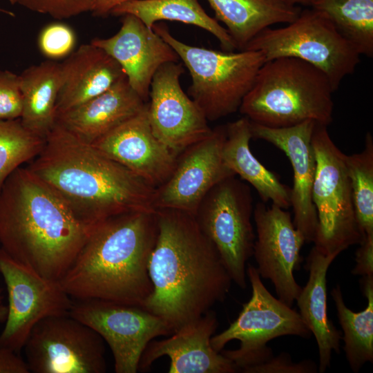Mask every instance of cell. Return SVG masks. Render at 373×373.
I'll list each match as a JSON object with an SVG mask.
<instances>
[{"mask_svg":"<svg viewBox=\"0 0 373 373\" xmlns=\"http://www.w3.org/2000/svg\"><path fill=\"white\" fill-rule=\"evenodd\" d=\"M155 216L157 234L148 267L153 289L142 307L174 332L223 302L233 281L194 216L169 209H157Z\"/></svg>","mask_w":373,"mask_h":373,"instance_id":"6da1fadb","label":"cell"},{"mask_svg":"<svg viewBox=\"0 0 373 373\" xmlns=\"http://www.w3.org/2000/svg\"><path fill=\"white\" fill-rule=\"evenodd\" d=\"M27 167L86 226L126 213L155 211V188L57 123Z\"/></svg>","mask_w":373,"mask_h":373,"instance_id":"7a4b0ae2","label":"cell"},{"mask_svg":"<svg viewBox=\"0 0 373 373\" xmlns=\"http://www.w3.org/2000/svg\"><path fill=\"white\" fill-rule=\"evenodd\" d=\"M93 227L28 167L15 170L2 187L0 247L44 278H63Z\"/></svg>","mask_w":373,"mask_h":373,"instance_id":"3957f363","label":"cell"},{"mask_svg":"<svg viewBox=\"0 0 373 373\" xmlns=\"http://www.w3.org/2000/svg\"><path fill=\"white\" fill-rule=\"evenodd\" d=\"M157 234L155 212L110 218L91 230L59 280L75 299H101L142 307L152 292L149 262Z\"/></svg>","mask_w":373,"mask_h":373,"instance_id":"277c9868","label":"cell"},{"mask_svg":"<svg viewBox=\"0 0 373 373\" xmlns=\"http://www.w3.org/2000/svg\"><path fill=\"white\" fill-rule=\"evenodd\" d=\"M335 92L327 77L294 57L265 61L239 111L251 122L272 128L306 121L327 126L333 120Z\"/></svg>","mask_w":373,"mask_h":373,"instance_id":"5b68a950","label":"cell"},{"mask_svg":"<svg viewBox=\"0 0 373 373\" xmlns=\"http://www.w3.org/2000/svg\"><path fill=\"white\" fill-rule=\"evenodd\" d=\"M153 30L173 48L187 68L191 77L189 96L208 121L239 110L266 61L260 51L211 50L180 41L162 23H155Z\"/></svg>","mask_w":373,"mask_h":373,"instance_id":"8992f818","label":"cell"},{"mask_svg":"<svg viewBox=\"0 0 373 373\" xmlns=\"http://www.w3.org/2000/svg\"><path fill=\"white\" fill-rule=\"evenodd\" d=\"M246 275L251 286V298L228 328L211 338L213 348L242 372L273 356L267 345L269 341L287 335L308 338L312 334L299 313L267 289L256 267L248 264Z\"/></svg>","mask_w":373,"mask_h":373,"instance_id":"52a82bcc","label":"cell"},{"mask_svg":"<svg viewBox=\"0 0 373 373\" xmlns=\"http://www.w3.org/2000/svg\"><path fill=\"white\" fill-rule=\"evenodd\" d=\"M243 50L260 51L266 61L285 57L306 61L327 77L334 91L354 72L361 56L329 18L313 8L301 10L285 26L263 30Z\"/></svg>","mask_w":373,"mask_h":373,"instance_id":"ba28073f","label":"cell"},{"mask_svg":"<svg viewBox=\"0 0 373 373\" xmlns=\"http://www.w3.org/2000/svg\"><path fill=\"white\" fill-rule=\"evenodd\" d=\"M327 127L316 124L312 134L316 162L312 201L318 220L313 242L329 255L358 245L364 236L356 220L345 154L334 143Z\"/></svg>","mask_w":373,"mask_h":373,"instance_id":"9c48e42d","label":"cell"},{"mask_svg":"<svg viewBox=\"0 0 373 373\" xmlns=\"http://www.w3.org/2000/svg\"><path fill=\"white\" fill-rule=\"evenodd\" d=\"M250 188L235 176L216 184L201 202L194 217L203 234L218 251L231 280L247 287L246 263L253 256L256 236L251 223Z\"/></svg>","mask_w":373,"mask_h":373,"instance_id":"30bf717a","label":"cell"},{"mask_svg":"<svg viewBox=\"0 0 373 373\" xmlns=\"http://www.w3.org/2000/svg\"><path fill=\"white\" fill-rule=\"evenodd\" d=\"M69 316L95 330L109 345L115 372L135 373L153 338L173 333L162 318L141 306L101 299H76Z\"/></svg>","mask_w":373,"mask_h":373,"instance_id":"8fae6325","label":"cell"},{"mask_svg":"<svg viewBox=\"0 0 373 373\" xmlns=\"http://www.w3.org/2000/svg\"><path fill=\"white\" fill-rule=\"evenodd\" d=\"M34 373H104L103 338L69 315L45 318L35 325L23 348Z\"/></svg>","mask_w":373,"mask_h":373,"instance_id":"7c38bea8","label":"cell"},{"mask_svg":"<svg viewBox=\"0 0 373 373\" xmlns=\"http://www.w3.org/2000/svg\"><path fill=\"white\" fill-rule=\"evenodd\" d=\"M0 274L8 299L0 347L19 353L37 323L47 317L69 315L73 300L59 281L40 276L14 260L1 247Z\"/></svg>","mask_w":373,"mask_h":373,"instance_id":"4fadbf2b","label":"cell"},{"mask_svg":"<svg viewBox=\"0 0 373 373\" xmlns=\"http://www.w3.org/2000/svg\"><path fill=\"white\" fill-rule=\"evenodd\" d=\"M265 203H257L253 211L257 233L253 256L260 278L271 280L278 299L291 307L302 290L294 271L302 262L305 240L289 211Z\"/></svg>","mask_w":373,"mask_h":373,"instance_id":"5bb4252c","label":"cell"},{"mask_svg":"<svg viewBox=\"0 0 373 373\" xmlns=\"http://www.w3.org/2000/svg\"><path fill=\"white\" fill-rule=\"evenodd\" d=\"M225 137V126H217L207 137L178 155L171 175L155 189V210L169 209L195 216L216 184L236 175L222 158Z\"/></svg>","mask_w":373,"mask_h":373,"instance_id":"9a60e30c","label":"cell"},{"mask_svg":"<svg viewBox=\"0 0 373 373\" xmlns=\"http://www.w3.org/2000/svg\"><path fill=\"white\" fill-rule=\"evenodd\" d=\"M184 72L178 62L160 66L152 79L147 103L153 134L177 155L212 131L201 109L181 86Z\"/></svg>","mask_w":373,"mask_h":373,"instance_id":"2e32d148","label":"cell"},{"mask_svg":"<svg viewBox=\"0 0 373 373\" xmlns=\"http://www.w3.org/2000/svg\"><path fill=\"white\" fill-rule=\"evenodd\" d=\"M147 107L146 104L139 113L91 145L157 188L171 175L178 155L153 134L149 121Z\"/></svg>","mask_w":373,"mask_h":373,"instance_id":"e0dca14e","label":"cell"},{"mask_svg":"<svg viewBox=\"0 0 373 373\" xmlns=\"http://www.w3.org/2000/svg\"><path fill=\"white\" fill-rule=\"evenodd\" d=\"M315 125L313 121H306L289 127L272 128L251 122L252 138L273 144L285 154L291 163L293 222L307 243L314 242L318 227L312 201L316 162L312 138Z\"/></svg>","mask_w":373,"mask_h":373,"instance_id":"ac0fdd59","label":"cell"},{"mask_svg":"<svg viewBox=\"0 0 373 373\" xmlns=\"http://www.w3.org/2000/svg\"><path fill=\"white\" fill-rule=\"evenodd\" d=\"M218 326L215 312L209 310L175 331L171 336L152 340L145 348L138 370L150 368L163 356L170 358L169 373H234L237 366L221 352L216 351L211 338Z\"/></svg>","mask_w":373,"mask_h":373,"instance_id":"d6986e66","label":"cell"},{"mask_svg":"<svg viewBox=\"0 0 373 373\" xmlns=\"http://www.w3.org/2000/svg\"><path fill=\"white\" fill-rule=\"evenodd\" d=\"M103 49L121 66L132 88L146 102L152 79L163 64L178 62L176 52L153 28L132 15H124L119 31L90 42Z\"/></svg>","mask_w":373,"mask_h":373,"instance_id":"ffe728a7","label":"cell"},{"mask_svg":"<svg viewBox=\"0 0 373 373\" xmlns=\"http://www.w3.org/2000/svg\"><path fill=\"white\" fill-rule=\"evenodd\" d=\"M146 104L124 75L104 93L57 115L56 123L91 144L139 113Z\"/></svg>","mask_w":373,"mask_h":373,"instance_id":"44dd1931","label":"cell"},{"mask_svg":"<svg viewBox=\"0 0 373 373\" xmlns=\"http://www.w3.org/2000/svg\"><path fill=\"white\" fill-rule=\"evenodd\" d=\"M61 68L56 117L104 93L125 75L111 56L91 43L73 51Z\"/></svg>","mask_w":373,"mask_h":373,"instance_id":"7402d4cb","label":"cell"},{"mask_svg":"<svg viewBox=\"0 0 373 373\" xmlns=\"http://www.w3.org/2000/svg\"><path fill=\"white\" fill-rule=\"evenodd\" d=\"M337 253L325 255L314 246L306 258L309 279L296 298L299 314L314 334L319 353V372L330 367L332 352H340L341 332L328 318L327 304V272Z\"/></svg>","mask_w":373,"mask_h":373,"instance_id":"603a6c76","label":"cell"},{"mask_svg":"<svg viewBox=\"0 0 373 373\" xmlns=\"http://www.w3.org/2000/svg\"><path fill=\"white\" fill-rule=\"evenodd\" d=\"M222 146L225 164L241 179L249 183L264 202H271L282 209L291 207V188L267 169L252 153L251 122L245 117L225 125Z\"/></svg>","mask_w":373,"mask_h":373,"instance_id":"cb8c5ba5","label":"cell"},{"mask_svg":"<svg viewBox=\"0 0 373 373\" xmlns=\"http://www.w3.org/2000/svg\"><path fill=\"white\" fill-rule=\"evenodd\" d=\"M216 19L223 23L236 49L243 50L261 31L276 23H289L301 12L291 0H207Z\"/></svg>","mask_w":373,"mask_h":373,"instance_id":"d4e9b609","label":"cell"},{"mask_svg":"<svg viewBox=\"0 0 373 373\" xmlns=\"http://www.w3.org/2000/svg\"><path fill=\"white\" fill-rule=\"evenodd\" d=\"M19 77L23 103L20 120L28 131L46 140L56 123L61 63L46 60L27 68Z\"/></svg>","mask_w":373,"mask_h":373,"instance_id":"484cf974","label":"cell"},{"mask_svg":"<svg viewBox=\"0 0 373 373\" xmlns=\"http://www.w3.org/2000/svg\"><path fill=\"white\" fill-rule=\"evenodd\" d=\"M110 14L134 15L149 28L162 20L193 25L213 35L224 51L236 49L227 30L204 11L198 0H131L116 6Z\"/></svg>","mask_w":373,"mask_h":373,"instance_id":"4316f807","label":"cell"},{"mask_svg":"<svg viewBox=\"0 0 373 373\" xmlns=\"http://www.w3.org/2000/svg\"><path fill=\"white\" fill-rule=\"evenodd\" d=\"M361 283L367 304L359 312H354L346 306L339 285L331 291L343 332L341 339L345 343V356L355 373L367 362L373 361V276L362 277Z\"/></svg>","mask_w":373,"mask_h":373,"instance_id":"83f0119b","label":"cell"},{"mask_svg":"<svg viewBox=\"0 0 373 373\" xmlns=\"http://www.w3.org/2000/svg\"><path fill=\"white\" fill-rule=\"evenodd\" d=\"M311 6L323 12L360 55L373 57V0H315Z\"/></svg>","mask_w":373,"mask_h":373,"instance_id":"f1b7e54d","label":"cell"},{"mask_svg":"<svg viewBox=\"0 0 373 373\" xmlns=\"http://www.w3.org/2000/svg\"><path fill=\"white\" fill-rule=\"evenodd\" d=\"M345 162L358 227L363 236L373 234V137L370 132L365 135L363 150L345 155Z\"/></svg>","mask_w":373,"mask_h":373,"instance_id":"f546056e","label":"cell"},{"mask_svg":"<svg viewBox=\"0 0 373 373\" xmlns=\"http://www.w3.org/2000/svg\"><path fill=\"white\" fill-rule=\"evenodd\" d=\"M45 143L46 140L24 127L20 118L0 120V193L10 175L35 159Z\"/></svg>","mask_w":373,"mask_h":373,"instance_id":"4dcf8cb0","label":"cell"},{"mask_svg":"<svg viewBox=\"0 0 373 373\" xmlns=\"http://www.w3.org/2000/svg\"><path fill=\"white\" fill-rule=\"evenodd\" d=\"M75 44V31L63 23L47 25L38 37V46L41 54L50 60L67 57L73 52Z\"/></svg>","mask_w":373,"mask_h":373,"instance_id":"1f68e13d","label":"cell"},{"mask_svg":"<svg viewBox=\"0 0 373 373\" xmlns=\"http://www.w3.org/2000/svg\"><path fill=\"white\" fill-rule=\"evenodd\" d=\"M29 10L64 19L91 12L95 0H9Z\"/></svg>","mask_w":373,"mask_h":373,"instance_id":"d6a6232c","label":"cell"},{"mask_svg":"<svg viewBox=\"0 0 373 373\" xmlns=\"http://www.w3.org/2000/svg\"><path fill=\"white\" fill-rule=\"evenodd\" d=\"M22 108L19 75L0 69V120L20 118Z\"/></svg>","mask_w":373,"mask_h":373,"instance_id":"836d02e7","label":"cell"},{"mask_svg":"<svg viewBox=\"0 0 373 373\" xmlns=\"http://www.w3.org/2000/svg\"><path fill=\"white\" fill-rule=\"evenodd\" d=\"M317 366L311 360L293 362L288 353L274 356L260 364L246 369L245 373H314Z\"/></svg>","mask_w":373,"mask_h":373,"instance_id":"e575fe53","label":"cell"},{"mask_svg":"<svg viewBox=\"0 0 373 373\" xmlns=\"http://www.w3.org/2000/svg\"><path fill=\"white\" fill-rule=\"evenodd\" d=\"M356 251V265L352 270L354 275L373 276V234L365 235Z\"/></svg>","mask_w":373,"mask_h":373,"instance_id":"d590c367","label":"cell"},{"mask_svg":"<svg viewBox=\"0 0 373 373\" xmlns=\"http://www.w3.org/2000/svg\"><path fill=\"white\" fill-rule=\"evenodd\" d=\"M26 361L19 353L3 347H0V373H29Z\"/></svg>","mask_w":373,"mask_h":373,"instance_id":"8d00e7d4","label":"cell"},{"mask_svg":"<svg viewBox=\"0 0 373 373\" xmlns=\"http://www.w3.org/2000/svg\"><path fill=\"white\" fill-rule=\"evenodd\" d=\"M131 0H95L91 12L97 17L109 15L116 6Z\"/></svg>","mask_w":373,"mask_h":373,"instance_id":"74e56055","label":"cell"},{"mask_svg":"<svg viewBox=\"0 0 373 373\" xmlns=\"http://www.w3.org/2000/svg\"><path fill=\"white\" fill-rule=\"evenodd\" d=\"M8 315V307L3 303L2 291L0 288V323H5Z\"/></svg>","mask_w":373,"mask_h":373,"instance_id":"f35d334b","label":"cell"},{"mask_svg":"<svg viewBox=\"0 0 373 373\" xmlns=\"http://www.w3.org/2000/svg\"><path fill=\"white\" fill-rule=\"evenodd\" d=\"M296 4H300L303 6H312L314 0H291Z\"/></svg>","mask_w":373,"mask_h":373,"instance_id":"ab89813d","label":"cell"},{"mask_svg":"<svg viewBox=\"0 0 373 373\" xmlns=\"http://www.w3.org/2000/svg\"><path fill=\"white\" fill-rule=\"evenodd\" d=\"M0 13H3V14H6V15H10V16H14V13L10 12V11H8L7 10H5L2 8L0 7Z\"/></svg>","mask_w":373,"mask_h":373,"instance_id":"60d3db41","label":"cell"},{"mask_svg":"<svg viewBox=\"0 0 373 373\" xmlns=\"http://www.w3.org/2000/svg\"><path fill=\"white\" fill-rule=\"evenodd\" d=\"M315 1V0H314ZM314 3V2H313Z\"/></svg>","mask_w":373,"mask_h":373,"instance_id":"b9f144b4","label":"cell"}]
</instances>
